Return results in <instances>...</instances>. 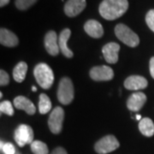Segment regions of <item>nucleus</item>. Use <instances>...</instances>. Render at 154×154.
I'll list each match as a JSON object with an SVG mask.
<instances>
[{"label":"nucleus","mask_w":154,"mask_h":154,"mask_svg":"<svg viewBox=\"0 0 154 154\" xmlns=\"http://www.w3.org/2000/svg\"><path fill=\"white\" fill-rule=\"evenodd\" d=\"M128 9V0H103L99 5V11L104 19L113 21L123 16Z\"/></svg>","instance_id":"1"},{"label":"nucleus","mask_w":154,"mask_h":154,"mask_svg":"<svg viewBox=\"0 0 154 154\" xmlns=\"http://www.w3.org/2000/svg\"><path fill=\"white\" fill-rule=\"evenodd\" d=\"M33 75L36 82L42 88L49 89L52 86L54 82V75L48 64L45 63H38L33 69Z\"/></svg>","instance_id":"2"},{"label":"nucleus","mask_w":154,"mask_h":154,"mask_svg":"<svg viewBox=\"0 0 154 154\" xmlns=\"http://www.w3.org/2000/svg\"><path fill=\"white\" fill-rule=\"evenodd\" d=\"M115 34L119 40L129 47H136L140 44V38L125 24H117L115 28Z\"/></svg>","instance_id":"3"},{"label":"nucleus","mask_w":154,"mask_h":154,"mask_svg":"<svg viewBox=\"0 0 154 154\" xmlns=\"http://www.w3.org/2000/svg\"><path fill=\"white\" fill-rule=\"evenodd\" d=\"M57 99L61 104L69 105L74 99V86L68 77L62 78L57 89Z\"/></svg>","instance_id":"4"},{"label":"nucleus","mask_w":154,"mask_h":154,"mask_svg":"<svg viewBox=\"0 0 154 154\" xmlns=\"http://www.w3.org/2000/svg\"><path fill=\"white\" fill-rule=\"evenodd\" d=\"M120 144L114 135H106L97 141L94 149L99 154H107L119 147Z\"/></svg>","instance_id":"5"},{"label":"nucleus","mask_w":154,"mask_h":154,"mask_svg":"<svg viewBox=\"0 0 154 154\" xmlns=\"http://www.w3.org/2000/svg\"><path fill=\"white\" fill-rule=\"evenodd\" d=\"M15 140L21 147L27 144L31 145L33 141V128L26 124H21L15 131Z\"/></svg>","instance_id":"6"},{"label":"nucleus","mask_w":154,"mask_h":154,"mask_svg":"<svg viewBox=\"0 0 154 154\" xmlns=\"http://www.w3.org/2000/svg\"><path fill=\"white\" fill-rule=\"evenodd\" d=\"M64 119V111L62 107H56L54 110L51 111L48 120L50 130L51 133L57 134L62 131L63 128V122Z\"/></svg>","instance_id":"7"},{"label":"nucleus","mask_w":154,"mask_h":154,"mask_svg":"<svg viewBox=\"0 0 154 154\" xmlns=\"http://www.w3.org/2000/svg\"><path fill=\"white\" fill-rule=\"evenodd\" d=\"M90 77L97 82L110 81L114 77V72L110 67L106 65L96 66L90 70Z\"/></svg>","instance_id":"8"},{"label":"nucleus","mask_w":154,"mask_h":154,"mask_svg":"<svg viewBox=\"0 0 154 154\" xmlns=\"http://www.w3.org/2000/svg\"><path fill=\"white\" fill-rule=\"evenodd\" d=\"M87 6L86 0H68L63 11L69 17H75L82 13Z\"/></svg>","instance_id":"9"},{"label":"nucleus","mask_w":154,"mask_h":154,"mask_svg":"<svg viewBox=\"0 0 154 154\" xmlns=\"http://www.w3.org/2000/svg\"><path fill=\"white\" fill-rule=\"evenodd\" d=\"M45 47L46 51L51 56H57L58 54L60 48L57 40V35L55 31L51 30L47 32L45 36Z\"/></svg>","instance_id":"10"},{"label":"nucleus","mask_w":154,"mask_h":154,"mask_svg":"<svg viewBox=\"0 0 154 154\" xmlns=\"http://www.w3.org/2000/svg\"><path fill=\"white\" fill-rule=\"evenodd\" d=\"M120 51V45L115 42H110L104 45L102 52L105 61L109 63H116L118 61V52Z\"/></svg>","instance_id":"11"},{"label":"nucleus","mask_w":154,"mask_h":154,"mask_svg":"<svg viewBox=\"0 0 154 154\" xmlns=\"http://www.w3.org/2000/svg\"><path fill=\"white\" fill-rule=\"evenodd\" d=\"M146 102V94L141 92L134 93L127 100V107L131 111H138L140 110Z\"/></svg>","instance_id":"12"},{"label":"nucleus","mask_w":154,"mask_h":154,"mask_svg":"<svg viewBox=\"0 0 154 154\" xmlns=\"http://www.w3.org/2000/svg\"><path fill=\"white\" fill-rule=\"evenodd\" d=\"M147 80L140 75H131L124 82V87L128 90H141L147 87Z\"/></svg>","instance_id":"13"},{"label":"nucleus","mask_w":154,"mask_h":154,"mask_svg":"<svg viewBox=\"0 0 154 154\" xmlns=\"http://www.w3.org/2000/svg\"><path fill=\"white\" fill-rule=\"evenodd\" d=\"M84 30L89 36L95 38H101L104 34V28L96 20H88L84 25Z\"/></svg>","instance_id":"14"},{"label":"nucleus","mask_w":154,"mask_h":154,"mask_svg":"<svg viewBox=\"0 0 154 154\" xmlns=\"http://www.w3.org/2000/svg\"><path fill=\"white\" fill-rule=\"evenodd\" d=\"M14 106L18 110H24L28 115H33L36 112V107L33 102L24 96H18L14 99Z\"/></svg>","instance_id":"15"},{"label":"nucleus","mask_w":154,"mask_h":154,"mask_svg":"<svg viewBox=\"0 0 154 154\" xmlns=\"http://www.w3.org/2000/svg\"><path fill=\"white\" fill-rule=\"evenodd\" d=\"M71 35V31L69 28L63 29L59 34V38H58V45H59V48L62 51L63 55L65 56L68 58L73 57L74 53L71 50L69 49L67 45V42L69 40V38Z\"/></svg>","instance_id":"16"},{"label":"nucleus","mask_w":154,"mask_h":154,"mask_svg":"<svg viewBox=\"0 0 154 154\" xmlns=\"http://www.w3.org/2000/svg\"><path fill=\"white\" fill-rule=\"evenodd\" d=\"M0 43L7 47H15L17 46L19 40L17 36L10 30L6 28L0 29Z\"/></svg>","instance_id":"17"},{"label":"nucleus","mask_w":154,"mask_h":154,"mask_svg":"<svg viewBox=\"0 0 154 154\" xmlns=\"http://www.w3.org/2000/svg\"><path fill=\"white\" fill-rule=\"evenodd\" d=\"M139 129L143 135L146 137H152L154 134L153 122L148 117L142 118L139 123Z\"/></svg>","instance_id":"18"},{"label":"nucleus","mask_w":154,"mask_h":154,"mask_svg":"<svg viewBox=\"0 0 154 154\" xmlns=\"http://www.w3.org/2000/svg\"><path fill=\"white\" fill-rule=\"evenodd\" d=\"M28 71V65L25 62H20L19 63H17V65L13 69V77L15 79V81L17 82H22L27 75Z\"/></svg>","instance_id":"19"},{"label":"nucleus","mask_w":154,"mask_h":154,"mask_svg":"<svg viewBox=\"0 0 154 154\" xmlns=\"http://www.w3.org/2000/svg\"><path fill=\"white\" fill-rule=\"evenodd\" d=\"M51 110V102L49 97L45 94L39 95L38 100V110L40 114H46Z\"/></svg>","instance_id":"20"},{"label":"nucleus","mask_w":154,"mask_h":154,"mask_svg":"<svg viewBox=\"0 0 154 154\" xmlns=\"http://www.w3.org/2000/svg\"><path fill=\"white\" fill-rule=\"evenodd\" d=\"M31 150L33 154H48L49 149L46 144L40 141V140H33V143L30 145Z\"/></svg>","instance_id":"21"},{"label":"nucleus","mask_w":154,"mask_h":154,"mask_svg":"<svg viewBox=\"0 0 154 154\" xmlns=\"http://www.w3.org/2000/svg\"><path fill=\"white\" fill-rule=\"evenodd\" d=\"M38 0H16V6L20 11H26L33 5Z\"/></svg>","instance_id":"22"},{"label":"nucleus","mask_w":154,"mask_h":154,"mask_svg":"<svg viewBox=\"0 0 154 154\" xmlns=\"http://www.w3.org/2000/svg\"><path fill=\"white\" fill-rule=\"evenodd\" d=\"M0 111L1 113H4L8 116L14 115V109H13L12 104L8 100H5L0 104Z\"/></svg>","instance_id":"23"},{"label":"nucleus","mask_w":154,"mask_h":154,"mask_svg":"<svg viewBox=\"0 0 154 154\" xmlns=\"http://www.w3.org/2000/svg\"><path fill=\"white\" fill-rule=\"evenodd\" d=\"M1 150L5 154H16V148L12 143H4L1 141Z\"/></svg>","instance_id":"24"},{"label":"nucleus","mask_w":154,"mask_h":154,"mask_svg":"<svg viewBox=\"0 0 154 154\" xmlns=\"http://www.w3.org/2000/svg\"><path fill=\"white\" fill-rule=\"evenodd\" d=\"M146 22L149 28L154 32V10H151L147 12L146 16Z\"/></svg>","instance_id":"25"},{"label":"nucleus","mask_w":154,"mask_h":154,"mask_svg":"<svg viewBox=\"0 0 154 154\" xmlns=\"http://www.w3.org/2000/svg\"><path fill=\"white\" fill-rule=\"evenodd\" d=\"M10 82V76L5 70H0V85L1 86H6Z\"/></svg>","instance_id":"26"},{"label":"nucleus","mask_w":154,"mask_h":154,"mask_svg":"<svg viewBox=\"0 0 154 154\" xmlns=\"http://www.w3.org/2000/svg\"><path fill=\"white\" fill-rule=\"evenodd\" d=\"M149 69H150V74H151L152 77L154 79V57H152L150 59Z\"/></svg>","instance_id":"27"},{"label":"nucleus","mask_w":154,"mask_h":154,"mask_svg":"<svg viewBox=\"0 0 154 154\" xmlns=\"http://www.w3.org/2000/svg\"><path fill=\"white\" fill-rule=\"evenodd\" d=\"M51 154H68L67 153L66 150L64 148H63V147H57L55 148L53 151H52V152Z\"/></svg>","instance_id":"28"},{"label":"nucleus","mask_w":154,"mask_h":154,"mask_svg":"<svg viewBox=\"0 0 154 154\" xmlns=\"http://www.w3.org/2000/svg\"><path fill=\"white\" fill-rule=\"evenodd\" d=\"M10 3V0H0V6L4 7V6L7 5Z\"/></svg>","instance_id":"29"},{"label":"nucleus","mask_w":154,"mask_h":154,"mask_svg":"<svg viewBox=\"0 0 154 154\" xmlns=\"http://www.w3.org/2000/svg\"><path fill=\"white\" fill-rule=\"evenodd\" d=\"M136 119H137V120H139V121H140V120L142 119V118H141V116L136 115Z\"/></svg>","instance_id":"30"},{"label":"nucleus","mask_w":154,"mask_h":154,"mask_svg":"<svg viewBox=\"0 0 154 154\" xmlns=\"http://www.w3.org/2000/svg\"><path fill=\"white\" fill-rule=\"evenodd\" d=\"M32 90H33V92H36V91H37V89H36L35 87H33V88H32Z\"/></svg>","instance_id":"31"},{"label":"nucleus","mask_w":154,"mask_h":154,"mask_svg":"<svg viewBox=\"0 0 154 154\" xmlns=\"http://www.w3.org/2000/svg\"><path fill=\"white\" fill-rule=\"evenodd\" d=\"M16 154H21V153H20V152H17V153H16Z\"/></svg>","instance_id":"32"}]
</instances>
